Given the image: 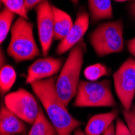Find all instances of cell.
<instances>
[{"label":"cell","instance_id":"1","mask_svg":"<svg viewBox=\"0 0 135 135\" xmlns=\"http://www.w3.org/2000/svg\"><path fill=\"white\" fill-rule=\"evenodd\" d=\"M56 79L53 76L36 81L30 85L59 135H71L83 123L69 113L67 107L59 99L55 88Z\"/></svg>","mask_w":135,"mask_h":135},{"label":"cell","instance_id":"2","mask_svg":"<svg viewBox=\"0 0 135 135\" xmlns=\"http://www.w3.org/2000/svg\"><path fill=\"white\" fill-rule=\"evenodd\" d=\"M86 44L82 41L73 47L56 79V91L59 99L66 107L75 97L80 83Z\"/></svg>","mask_w":135,"mask_h":135},{"label":"cell","instance_id":"3","mask_svg":"<svg viewBox=\"0 0 135 135\" xmlns=\"http://www.w3.org/2000/svg\"><path fill=\"white\" fill-rule=\"evenodd\" d=\"M7 53L16 63L32 60L40 55L33 35V23L28 20L19 17L13 23Z\"/></svg>","mask_w":135,"mask_h":135},{"label":"cell","instance_id":"4","mask_svg":"<svg viewBox=\"0 0 135 135\" xmlns=\"http://www.w3.org/2000/svg\"><path fill=\"white\" fill-rule=\"evenodd\" d=\"M89 43L100 57L124 50V24L121 20L100 23L89 35Z\"/></svg>","mask_w":135,"mask_h":135},{"label":"cell","instance_id":"5","mask_svg":"<svg viewBox=\"0 0 135 135\" xmlns=\"http://www.w3.org/2000/svg\"><path fill=\"white\" fill-rule=\"evenodd\" d=\"M74 107L99 108L116 107L117 102L112 92L111 81H80Z\"/></svg>","mask_w":135,"mask_h":135},{"label":"cell","instance_id":"6","mask_svg":"<svg viewBox=\"0 0 135 135\" xmlns=\"http://www.w3.org/2000/svg\"><path fill=\"white\" fill-rule=\"evenodd\" d=\"M4 104L22 120L29 125L34 123L41 108L35 96L23 88L5 95Z\"/></svg>","mask_w":135,"mask_h":135},{"label":"cell","instance_id":"7","mask_svg":"<svg viewBox=\"0 0 135 135\" xmlns=\"http://www.w3.org/2000/svg\"><path fill=\"white\" fill-rule=\"evenodd\" d=\"M117 96L122 107L130 109L135 95V58L129 57L113 74Z\"/></svg>","mask_w":135,"mask_h":135},{"label":"cell","instance_id":"8","mask_svg":"<svg viewBox=\"0 0 135 135\" xmlns=\"http://www.w3.org/2000/svg\"><path fill=\"white\" fill-rule=\"evenodd\" d=\"M39 41L42 54L47 57L54 39V20L53 5L45 0L35 7Z\"/></svg>","mask_w":135,"mask_h":135},{"label":"cell","instance_id":"9","mask_svg":"<svg viewBox=\"0 0 135 135\" xmlns=\"http://www.w3.org/2000/svg\"><path fill=\"white\" fill-rule=\"evenodd\" d=\"M89 20L90 15L88 12L83 8L80 9L71 29L66 36V37L60 41L56 49V54L57 55L64 54L76 45L82 42L83 36L89 28Z\"/></svg>","mask_w":135,"mask_h":135},{"label":"cell","instance_id":"10","mask_svg":"<svg viewBox=\"0 0 135 135\" xmlns=\"http://www.w3.org/2000/svg\"><path fill=\"white\" fill-rule=\"evenodd\" d=\"M63 60L60 57H45L36 59L28 69L26 83L43 80L54 76L63 66Z\"/></svg>","mask_w":135,"mask_h":135},{"label":"cell","instance_id":"11","mask_svg":"<svg viewBox=\"0 0 135 135\" xmlns=\"http://www.w3.org/2000/svg\"><path fill=\"white\" fill-rule=\"evenodd\" d=\"M26 132L24 121L12 113L5 105L0 109V133L1 134H23Z\"/></svg>","mask_w":135,"mask_h":135},{"label":"cell","instance_id":"12","mask_svg":"<svg viewBox=\"0 0 135 135\" xmlns=\"http://www.w3.org/2000/svg\"><path fill=\"white\" fill-rule=\"evenodd\" d=\"M118 113L119 110L114 108L110 112L91 117L85 126V133L87 135H103L105 130L117 118Z\"/></svg>","mask_w":135,"mask_h":135},{"label":"cell","instance_id":"13","mask_svg":"<svg viewBox=\"0 0 135 135\" xmlns=\"http://www.w3.org/2000/svg\"><path fill=\"white\" fill-rule=\"evenodd\" d=\"M88 4L92 23L113 19V12L111 0H88Z\"/></svg>","mask_w":135,"mask_h":135},{"label":"cell","instance_id":"14","mask_svg":"<svg viewBox=\"0 0 135 135\" xmlns=\"http://www.w3.org/2000/svg\"><path fill=\"white\" fill-rule=\"evenodd\" d=\"M54 20V40L62 41L71 29L74 22L71 16L63 10L53 6Z\"/></svg>","mask_w":135,"mask_h":135},{"label":"cell","instance_id":"15","mask_svg":"<svg viewBox=\"0 0 135 135\" xmlns=\"http://www.w3.org/2000/svg\"><path fill=\"white\" fill-rule=\"evenodd\" d=\"M28 135H59L57 129L41 108Z\"/></svg>","mask_w":135,"mask_h":135},{"label":"cell","instance_id":"16","mask_svg":"<svg viewBox=\"0 0 135 135\" xmlns=\"http://www.w3.org/2000/svg\"><path fill=\"white\" fill-rule=\"evenodd\" d=\"M16 72L13 66L4 65L0 70V91L4 95L11 89L16 80Z\"/></svg>","mask_w":135,"mask_h":135},{"label":"cell","instance_id":"17","mask_svg":"<svg viewBox=\"0 0 135 135\" xmlns=\"http://www.w3.org/2000/svg\"><path fill=\"white\" fill-rule=\"evenodd\" d=\"M16 14L7 8H4L0 13V42L3 43L11 29L12 23L15 19Z\"/></svg>","mask_w":135,"mask_h":135},{"label":"cell","instance_id":"18","mask_svg":"<svg viewBox=\"0 0 135 135\" xmlns=\"http://www.w3.org/2000/svg\"><path fill=\"white\" fill-rule=\"evenodd\" d=\"M110 70L104 65L95 63L85 68L83 75L88 81H98L104 76L109 75Z\"/></svg>","mask_w":135,"mask_h":135},{"label":"cell","instance_id":"19","mask_svg":"<svg viewBox=\"0 0 135 135\" xmlns=\"http://www.w3.org/2000/svg\"><path fill=\"white\" fill-rule=\"evenodd\" d=\"M5 8L14 12L20 17L28 20L25 0H1Z\"/></svg>","mask_w":135,"mask_h":135},{"label":"cell","instance_id":"20","mask_svg":"<svg viewBox=\"0 0 135 135\" xmlns=\"http://www.w3.org/2000/svg\"><path fill=\"white\" fill-rule=\"evenodd\" d=\"M121 113L127 126L133 135H135V104H133L131 108L129 110L123 108L121 110Z\"/></svg>","mask_w":135,"mask_h":135},{"label":"cell","instance_id":"21","mask_svg":"<svg viewBox=\"0 0 135 135\" xmlns=\"http://www.w3.org/2000/svg\"><path fill=\"white\" fill-rule=\"evenodd\" d=\"M115 132L116 135H133L130 129L127 126L126 123L120 118L117 119L115 125Z\"/></svg>","mask_w":135,"mask_h":135},{"label":"cell","instance_id":"22","mask_svg":"<svg viewBox=\"0 0 135 135\" xmlns=\"http://www.w3.org/2000/svg\"><path fill=\"white\" fill-rule=\"evenodd\" d=\"M45 0H25V3H26V8L28 12L32 9H35V7L39 5L41 3H42Z\"/></svg>","mask_w":135,"mask_h":135},{"label":"cell","instance_id":"23","mask_svg":"<svg viewBox=\"0 0 135 135\" xmlns=\"http://www.w3.org/2000/svg\"><path fill=\"white\" fill-rule=\"evenodd\" d=\"M126 46L129 52L135 58V36L130 40L126 42Z\"/></svg>","mask_w":135,"mask_h":135},{"label":"cell","instance_id":"24","mask_svg":"<svg viewBox=\"0 0 135 135\" xmlns=\"http://www.w3.org/2000/svg\"><path fill=\"white\" fill-rule=\"evenodd\" d=\"M103 135H116V132H115V124L113 123L111 126H110L105 130V132L103 133Z\"/></svg>","mask_w":135,"mask_h":135},{"label":"cell","instance_id":"25","mask_svg":"<svg viewBox=\"0 0 135 135\" xmlns=\"http://www.w3.org/2000/svg\"><path fill=\"white\" fill-rule=\"evenodd\" d=\"M129 11L131 16L133 17V20H135V0L129 5Z\"/></svg>","mask_w":135,"mask_h":135},{"label":"cell","instance_id":"26","mask_svg":"<svg viewBox=\"0 0 135 135\" xmlns=\"http://www.w3.org/2000/svg\"><path fill=\"white\" fill-rule=\"evenodd\" d=\"M73 135H87L85 133L84 131H83L82 129H80L79 128H78L77 129H75L73 133Z\"/></svg>","mask_w":135,"mask_h":135},{"label":"cell","instance_id":"27","mask_svg":"<svg viewBox=\"0 0 135 135\" xmlns=\"http://www.w3.org/2000/svg\"><path fill=\"white\" fill-rule=\"evenodd\" d=\"M5 55L3 54V49H1V59H0V62H1V67L5 65Z\"/></svg>","mask_w":135,"mask_h":135},{"label":"cell","instance_id":"28","mask_svg":"<svg viewBox=\"0 0 135 135\" xmlns=\"http://www.w3.org/2000/svg\"><path fill=\"white\" fill-rule=\"evenodd\" d=\"M70 1L74 4V5H77L79 2V0H70Z\"/></svg>","mask_w":135,"mask_h":135},{"label":"cell","instance_id":"29","mask_svg":"<svg viewBox=\"0 0 135 135\" xmlns=\"http://www.w3.org/2000/svg\"><path fill=\"white\" fill-rule=\"evenodd\" d=\"M116 2L121 3V2H127V1H132V0H115Z\"/></svg>","mask_w":135,"mask_h":135},{"label":"cell","instance_id":"30","mask_svg":"<svg viewBox=\"0 0 135 135\" xmlns=\"http://www.w3.org/2000/svg\"><path fill=\"white\" fill-rule=\"evenodd\" d=\"M1 135H13V134H1Z\"/></svg>","mask_w":135,"mask_h":135}]
</instances>
